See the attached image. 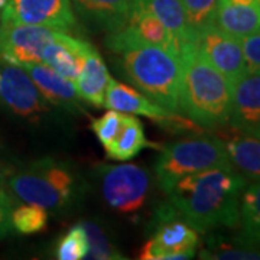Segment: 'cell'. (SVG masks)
Returning <instances> with one entry per match:
<instances>
[{
  "instance_id": "6da1fadb",
  "label": "cell",
  "mask_w": 260,
  "mask_h": 260,
  "mask_svg": "<svg viewBox=\"0 0 260 260\" xmlns=\"http://www.w3.org/2000/svg\"><path fill=\"white\" fill-rule=\"evenodd\" d=\"M247 179L233 167L205 169L181 178L168 191L169 203L197 232L240 223V197Z\"/></svg>"
},
{
  "instance_id": "7a4b0ae2",
  "label": "cell",
  "mask_w": 260,
  "mask_h": 260,
  "mask_svg": "<svg viewBox=\"0 0 260 260\" xmlns=\"http://www.w3.org/2000/svg\"><path fill=\"white\" fill-rule=\"evenodd\" d=\"M106 44L116 54H120L121 74L140 93L169 112H179L182 64L178 52L142 42L127 26L110 32Z\"/></svg>"
},
{
  "instance_id": "3957f363",
  "label": "cell",
  "mask_w": 260,
  "mask_h": 260,
  "mask_svg": "<svg viewBox=\"0 0 260 260\" xmlns=\"http://www.w3.org/2000/svg\"><path fill=\"white\" fill-rule=\"evenodd\" d=\"M181 85L179 112L195 124L218 127L230 120L233 104V84L215 70L192 42L181 48Z\"/></svg>"
},
{
  "instance_id": "277c9868",
  "label": "cell",
  "mask_w": 260,
  "mask_h": 260,
  "mask_svg": "<svg viewBox=\"0 0 260 260\" xmlns=\"http://www.w3.org/2000/svg\"><path fill=\"white\" fill-rule=\"evenodd\" d=\"M221 167H233L223 140L200 135L167 145L156 159L155 174L159 186L168 192L181 178Z\"/></svg>"
},
{
  "instance_id": "5b68a950",
  "label": "cell",
  "mask_w": 260,
  "mask_h": 260,
  "mask_svg": "<svg viewBox=\"0 0 260 260\" xmlns=\"http://www.w3.org/2000/svg\"><path fill=\"white\" fill-rule=\"evenodd\" d=\"M6 186L18 201L59 210L73 197L74 177L62 162L45 158L16 174L12 172Z\"/></svg>"
},
{
  "instance_id": "8992f818",
  "label": "cell",
  "mask_w": 260,
  "mask_h": 260,
  "mask_svg": "<svg viewBox=\"0 0 260 260\" xmlns=\"http://www.w3.org/2000/svg\"><path fill=\"white\" fill-rule=\"evenodd\" d=\"M152 237L140 250L142 260H184L194 257L198 232L178 214L172 204L162 205L152 220Z\"/></svg>"
},
{
  "instance_id": "52a82bcc",
  "label": "cell",
  "mask_w": 260,
  "mask_h": 260,
  "mask_svg": "<svg viewBox=\"0 0 260 260\" xmlns=\"http://www.w3.org/2000/svg\"><path fill=\"white\" fill-rule=\"evenodd\" d=\"M102 192L106 203L121 214H135L148 200L150 177L136 164L103 165L99 168Z\"/></svg>"
},
{
  "instance_id": "ba28073f",
  "label": "cell",
  "mask_w": 260,
  "mask_h": 260,
  "mask_svg": "<svg viewBox=\"0 0 260 260\" xmlns=\"http://www.w3.org/2000/svg\"><path fill=\"white\" fill-rule=\"evenodd\" d=\"M0 107L26 120H38L48 112L45 99L26 70L9 62H0Z\"/></svg>"
},
{
  "instance_id": "9c48e42d",
  "label": "cell",
  "mask_w": 260,
  "mask_h": 260,
  "mask_svg": "<svg viewBox=\"0 0 260 260\" xmlns=\"http://www.w3.org/2000/svg\"><path fill=\"white\" fill-rule=\"evenodd\" d=\"M61 30L37 25L0 22V62L23 65L42 61V51Z\"/></svg>"
},
{
  "instance_id": "30bf717a",
  "label": "cell",
  "mask_w": 260,
  "mask_h": 260,
  "mask_svg": "<svg viewBox=\"0 0 260 260\" xmlns=\"http://www.w3.org/2000/svg\"><path fill=\"white\" fill-rule=\"evenodd\" d=\"M104 107L113 109L124 114L145 116L150 120L156 121L165 129L174 130H198V124L189 119H184L153 103L143 93L135 90L133 87L113 80L107 87Z\"/></svg>"
},
{
  "instance_id": "8fae6325",
  "label": "cell",
  "mask_w": 260,
  "mask_h": 260,
  "mask_svg": "<svg viewBox=\"0 0 260 260\" xmlns=\"http://www.w3.org/2000/svg\"><path fill=\"white\" fill-rule=\"evenodd\" d=\"M0 22L71 30L77 23L71 0H6Z\"/></svg>"
},
{
  "instance_id": "7c38bea8",
  "label": "cell",
  "mask_w": 260,
  "mask_h": 260,
  "mask_svg": "<svg viewBox=\"0 0 260 260\" xmlns=\"http://www.w3.org/2000/svg\"><path fill=\"white\" fill-rule=\"evenodd\" d=\"M192 44L200 54L215 70L227 77L232 84L247 73L240 39L229 35L215 25L198 32Z\"/></svg>"
},
{
  "instance_id": "4fadbf2b",
  "label": "cell",
  "mask_w": 260,
  "mask_h": 260,
  "mask_svg": "<svg viewBox=\"0 0 260 260\" xmlns=\"http://www.w3.org/2000/svg\"><path fill=\"white\" fill-rule=\"evenodd\" d=\"M229 123L234 129L251 133L260 126V74L246 73L233 83L232 114Z\"/></svg>"
},
{
  "instance_id": "5bb4252c",
  "label": "cell",
  "mask_w": 260,
  "mask_h": 260,
  "mask_svg": "<svg viewBox=\"0 0 260 260\" xmlns=\"http://www.w3.org/2000/svg\"><path fill=\"white\" fill-rule=\"evenodd\" d=\"M23 68L30 75L38 91L45 99V102L70 112L80 110L81 99L78 97L75 84L73 81L59 75L44 62H30L23 65Z\"/></svg>"
},
{
  "instance_id": "9a60e30c",
  "label": "cell",
  "mask_w": 260,
  "mask_h": 260,
  "mask_svg": "<svg viewBox=\"0 0 260 260\" xmlns=\"http://www.w3.org/2000/svg\"><path fill=\"white\" fill-rule=\"evenodd\" d=\"M88 45L90 42L70 37L65 30H61L55 39L44 48L41 62L74 83L81 71Z\"/></svg>"
},
{
  "instance_id": "2e32d148",
  "label": "cell",
  "mask_w": 260,
  "mask_h": 260,
  "mask_svg": "<svg viewBox=\"0 0 260 260\" xmlns=\"http://www.w3.org/2000/svg\"><path fill=\"white\" fill-rule=\"evenodd\" d=\"M214 25L239 39L260 34V0H220Z\"/></svg>"
},
{
  "instance_id": "e0dca14e",
  "label": "cell",
  "mask_w": 260,
  "mask_h": 260,
  "mask_svg": "<svg viewBox=\"0 0 260 260\" xmlns=\"http://www.w3.org/2000/svg\"><path fill=\"white\" fill-rule=\"evenodd\" d=\"M223 140L233 168L246 179L260 181V136L240 130H221Z\"/></svg>"
},
{
  "instance_id": "ac0fdd59",
  "label": "cell",
  "mask_w": 260,
  "mask_h": 260,
  "mask_svg": "<svg viewBox=\"0 0 260 260\" xmlns=\"http://www.w3.org/2000/svg\"><path fill=\"white\" fill-rule=\"evenodd\" d=\"M110 81L112 77L104 64V59L100 52L90 44L85 52L81 71L74 81L78 97L93 107H104L106 91Z\"/></svg>"
},
{
  "instance_id": "d6986e66",
  "label": "cell",
  "mask_w": 260,
  "mask_h": 260,
  "mask_svg": "<svg viewBox=\"0 0 260 260\" xmlns=\"http://www.w3.org/2000/svg\"><path fill=\"white\" fill-rule=\"evenodd\" d=\"M71 3L87 23L109 34L127 25L133 8V0H71Z\"/></svg>"
},
{
  "instance_id": "ffe728a7",
  "label": "cell",
  "mask_w": 260,
  "mask_h": 260,
  "mask_svg": "<svg viewBox=\"0 0 260 260\" xmlns=\"http://www.w3.org/2000/svg\"><path fill=\"white\" fill-rule=\"evenodd\" d=\"M132 12H145L155 16L177 38L181 48L194 41L182 0H133Z\"/></svg>"
},
{
  "instance_id": "44dd1931",
  "label": "cell",
  "mask_w": 260,
  "mask_h": 260,
  "mask_svg": "<svg viewBox=\"0 0 260 260\" xmlns=\"http://www.w3.org/2000/svg\"><path fill=\"white\" fill-rule=\"evenodd\" d=\"M146 146H152V145L145 136L142 121L135 114L123 113L120 129L112 143L106 148V153L113 160L127 162Z\"/></svg>"
},
{
  "instance_id": "7402d4cb",
  "label": "cell",
  "mask_w": 260,
  "mask_h": 260,
  "mask_svg": "<svg viewBox=\"0 0 260 260\" xmlns=\"http://www.w3.org/2000/svg\"><path fill=\"white\" fill-rule=\"evenodd\" d=\"M201 259L213 260H260V242L242 234L236 237L211 236L200 253Z\"/></svg>"
},
{
  "instance_id": "603a6c76",
  "label": "cell",
  "mask_w": 260,
  "mask_h": 260,
  "mask_svg": "<svg viewBox=\"0 0 260 260\" xmlns=\"http://www.w3.org/2000/svg\"><path fill=\"white\" fill-rule=\"evenodd\" d=\"M135 37L145 44L168 48L171 51L181 52V44L158 19L145 12H132L126 25Z\"/></svg>"
},
{
  "instance_id": "cb8c5ba5",
  "label": "cell",
  "mask_w": 260,
  "mask_h": 260,
  "mask_svg": "<svg viewBox=\"0 0 260 260\" xmlns=\"http://www.w3.org/2000/svg\"><path fill=\"white\" fill-rule=\"evenodd\" d=\"M240 234L260 242V181L243 189L240 197Z\"/></svg>"
},
{
  "instance_id": "d4e9b609",
  "label": "cell",
  "mask_w": 260,
  "mask_h": 260,
  "mask_svg": "<svg viewBox=\"0 0 260 260\" xmlns=\"http://www.w3.org/2000/svg\"><path fill=\"white\" fill-rule=\"evenodd\" d=\"M48 225V211L39 205L23 204L13 207L12 229L19 234L29 236L44 232Z\"/></svg>"
},
{
  "instance_id": "484cf974",
  "label": "cell",
  "mask_w": 260,
  "mask_h": 260,
  "mask_svg": "<svg viewBox=\"0 0 260 260\" xmlns=\"http://www.w3.org/2000/svg\"><path fill=\"white\" fill-rule=\"evenodd\" d=\"M88 249V237L83 224L80 223L71 227L56 243L55 256L59 260L87 259Z\"/></svg>"
},
{
  "instance_id": "4316f807",
  "label": "cell",
  "mask_w": 260,
  "mask_h": 260,
  "mask_svg": "<svg viewBox=\"0 0 260 260\" xmlns=\"http://www.w3.org/2000/svg\"><path fill=\"white\" fill-rule=\"evenodd\" d=\"M83 227L87 237H88V254L87 259H97V260H117L123 259L119 250L113 246V243L109 240L107 234L104 233L99 224L93 221H84Z\"/></svg>"
},
{
  "instance_id": "83f0119b",
  "label": "cell",
  "mask_w": 260,
  "mask_h": 260,
  "mask_svg": "<svg viewBox=\"0 0 260 260\" xmlns=\"http://www.w3.org/2000/svg\"><path fill=\"white\" fill-rule=\"evenodd\" d=\"M189 28L195 35L214 25L220 0H182Z\"/></svg>"
},
{
  "instance_id": "f1b7e54d",
  "label": "cell",
  "mask_w": 260,
  "mask_h": 260,
  "mask_svg": "<svg viewBox=\"0 0 260 260\" xmlns=\"http://www.w3.org/2000/svg\"><path fill=\"white\" fill-rule=\"evenodd\" d=\"M121 117H123V113L110 109L109 112L104 113L102 117L94 119L91 121V130L95 133L97 139L104 149L116 138L117 132L120 129Z\"/></svg>"
},
{
  "instance_id": "f546056e",
  "label": "cell",
  "mask_w": 260,
  "mask_h": 260,
  "mask_svg": "<svg viewBox=\"0 0 260 260\" xmlns=\"http://www.w3.org/2000/svg\"><path fill=\"white\" fill-rule=\"evenodd\" d=\"M247 73L260 74V34L240 38Z\"/></svg>"
},
{
  "instance_id": "4dcf8cb0",
  "label": "cell",
  "mask_w": 260,
  "mask_h": 260,
  "mask_svg": "<svg viewBox=\"0 0 260 260\" xmlns=\"http://www.w3.org/2000/svg\"><path fill=\"white\" fill-rule=\"evenodd\" d=\"M15 207L13 197L3 188L0 189V240L5 239L12 229V211Z\"/></svg>"
},
{
  "instance_id": "1f68e13d",
  "label": "cell",
  "mask_w": 260,
  "mask_h": 260,
  "mask_svg": "<svg viewBox=\"0 0 260 260\" xmlns=\"http://www.w3.org/2000/svg\"><path fill=\"white\" fill-rule=\"evenodd\" d=\"M12 169H10L8 165H5L3 162H0V189H3V188H6L8 185V179L12 175Z\"/></svg>"
},
{
  "instance_id": "d6a6232c",
  "label": "cell",
  "mask_w": 260,
  "mask_h": 260,
  "mask_svg": "<svg viewBox=\"0 0 260 260\" xmlns=\"http://www.w3.org/2000/svg\"><path fill=\"white\" fill-rule=\"evenodd\" d=\"M5 5H6V0H0V18H2V12H3Z\"/></svg>"
},
{
  "instance_id": "836d02e7",
  "label": "cell",
  "mask_w": 260,
  "mask_h": 260,
  "mask_svg": "<svg viewBox=\"0 0 260 260\" xmlns=\"http://www.w3.org/2000/svg\"><path fill=\"white\" fill-rule=\"evenodd\" d=\"M251 135H257V136H260V126L253 130V132H251Z\"/></svg>"
}]
</instances>
